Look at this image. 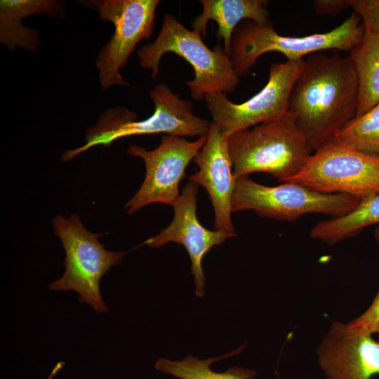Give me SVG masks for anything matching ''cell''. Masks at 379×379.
<instances>
[{"label": "cell", "mask_w": 379, "mask_h": 379, "mask_svg": "<svg viewBox=\"0 0 379 379\" xmlns=\"http://www.w3.org/2000/svg\"><path fill=\"white\" fill-rule=\"evenodd\" d=\"M357 105V77L349 56L319 52L302 59L288 113L313 152L337 138Z\"/></svg>", "instance_id": "1"}, {"label": "cell", "mask_w": 379, "mask_h": 379, "mask_svg": "<svg viewBox=\"0 0 379 379\" xmlns=\"http://www.w3.org/2000/svg\"><path fill=\"white\" fill-rule=\"evenodd\" d=\"M227 145L235 179L262 172L287 182L302 171L313 152L288 113L230 135Z\"/></svg>", "instance_id": "2"}, {"label": "cell", "mask_w": 379, "mask_h": 379, "mask_svg": "<svg viewBox=\"0 0 379 379\" xmlns=\"http://www.w3.org/2000/svg\"><path fill=\"white\" fill-rule=\"evenodd\" d=\"M168 53L183 58L192 67L194 78L187 85L196 100H203L209 93H230L239 84V77L223 47L211 49L200 33L187 29L174 16L165 14L156 40L138 51L140 65L151 69L152 78L155 79L161 58Z\"/></svg>", "instance_id": "3"}, {"label": "cell", "mask_w": 379, "mask_h": 379, "mask_svg": "<svg viewBox=\"0 0 379 379\" xmlns=\"http://www.w3.org/2000/svg\"><path fill=\"white\" fill-rule=\"evenodd\" d=\"M149 95L154 111L149 118L135 121L136 114L127 109L108 110L95 126L89 128L85 144L65 151L62 161H70L96 145L109 146L119 138L131 135L161 133L180 137L208 135L211 122L194 115L192 102L181 99L166 85L157 84L149 91Z\"/></svg>", "instance_id": "4"}, {"label": "cell", "mask_w": 379, "mask_h": 379, "mask_svg": "<svg viewBox=\"0 0 379 379\" xmlns=\"http://www.w3.org/2000/svg\"><path fill=\"white\" fill-rule=\"evenodd\" d=\"M354 13L337 27L323 33L303 36L279 34L271 23L260 25L242 21L235 29L231 41L230 58L239 77L246 74L263 54L277 51L287 60H302L306 55L329 49L348 51L360 42L364 28Z\"/></svg>", "instance_id": "5"}, {"label": "cell", "mask_w": 379, "mask_h": 379, "mask_svg": "<svg viewBox=\"0 0 379 379\" xmlns=\"http://www.w3.org/2000/svg\"><path fill=\"white\" fill-rule=\"evenodd\" d=\"M53 226L65 250V272L49 284V288L75 291L81 303L90 305L98 313H107L109 310L102 298L100 282L112 266L121 262L126 252L105 249L99 241L102 234L88 231L77 213L68 218L58 215Z\"/></svg>", "instance_id": "6"}, {"label": "cell", "mask_w": 379, "mask_h": 379, "mask_svg": "<svg viewBox=\"0 0 379 379\" xmlns=\"http://www.w3.org/2000/svg\"><path fill=\"white\" fill-rule=\"evenodd\" d=\"M360 200L345 194L319 192L292 182L265 186L246 175L235 179L232 212L253 210L260 216L285 221H293L309 213L335 218L352 211Z\"/></svg>", "instance_id": "7"}, {"label": "cell", "mask_w": 379, "mask_h": 379, "mask_svg": "<svg viewBox=\"0 0 379 379\" xmlns=\"http://www.w3.org/2000/svg\"><path fill=\"white\" fill-rule=\"evenodd\" d=\"M287 182L327 194L364 199L379 194V157L338 138L314 152L302 171Z\"/></svg>", "instance_id": "8"}, {"label": "cell", "mask_w": 379, "mask_h": 379, "mask_svg": "<svg viewBox=\"0 0 379 379\" xmlns=\"http://www.w3.org/2000/svg\"><path fill=\"white\" fill-rule=\"evenodd\" d=\"M302 60L272 63L265 86L241 103L230 101L222 93H209L204 100L213 123L227 137L288 114L289 98L302 67Z\"/></svg>", "instance_id": "9"}, {"label": "cell", "mask_w": 379, "mask_h": 379, "mask_svg": "<svg viewBox=\"0 0 379 379\" xmlns=\"http://www.w3.org/2000/svg\"><path fill=\"white\" fill-rule=\"evenodd\" d=\"M159 0H104L96 1L99 18L109 21L114 32L100 51L96 67L103 90L114 85L128 86L119 73L142 40L152 36Z\"/></svg>", "instance_id": "10"}, {"label": "cell", "mask_w": 379, "mask_h": 379, "mask_svg": "<svg viewBox=\"0 0 379 379\" xmlns=\"http://www.w3.org/2000/svg\"><path fill=\"white\" fill-rule=\"evenodd\" d=\"M207 135L195 141L167 135L154 149L132 145L128 154L141 158L145 165V180L135 195L126 204L129 215L154 203L173 206L179 197L178 185L186 167L205 145Z\"/></svg>", "instance_id": "11"}, {"label": "cell", "mask_w": 379, "mask_h": 379, "mask_svg": "<svg viewBox=\"0 0 379 379\" xmlns=\"http://www.w3.org/2000/svg\"><path fill=\"white\" fill-rule=\"evenodd\" d=\"M197 192L198 185L189 181L173 205L174 218L171 223L142 244L152 248L161 247L169 242L182 245L192 262L195 294L201 298L204 295L206 280L202 268L203 258L212 248L221 245L231 237L224 231L209 230L200 223L197 216Z\"/></svg>", "instance_id": "12"}, {"label": "cell", "mask_w": 379, "mask_h": 379, "mask_svg": "<svg viewBox=\"0 0 379 379\" xmlns=\"http://www.w3.org/2000/svg\"><path fill=\"white\" fill-rule=\"evenodd\" d=\"M317 354L326 379H371L379 375V342L340 321L331 324Z\"/></svg>", "instance_id": "13"}, {"label": "cell", "mask_w": 379, "mask_h": 379, "mask_svg": "<svg viewBox=\"0 0 379 379\" xmlns=\"http://www.w3.org/2000/svg\"><path fill=\"white\" fill-rule=\"evenodd\" d=\"M227 138L211 121L206 142L193 159L199 171L191 175L189 180L207 190L214 209L215 230L224 231L233 237L236 234L231 213L235 178Z\"/></svg>", "instance_id": "14"}, {"label": "cell", "mask_w": 379, "mask_h": 379, "mask_svg": "<svg viewBox=\"0 0 379 379\" xmlns=\"http://www.w3.org/2000/svg\"><path fill=\"white\" fill-rule=\"evenodd\" d=\"M200 3L203 11L193 20V30L205 36L208 22L215 21L218 26L216 36L223 40L224 51L230 56L233 33L242 21L249 20L260 25L270 23L267 1L201 0Z\"/></svg>", "instance_id": "15"}, {"label": "cell", "mask_w": 379, "mask_h": 379, "mask_svg": "<svg viewBox=\"0 0 379 379\" xmlns=\"http://www.w3.org/2000/svg\"><path fill=\"white\" fill-rule=\"evenodd\" d=\"M61 3L51 0H1L0 1V41L8 48L20 46L34 51L38 49L39 32L25 27L22 18L34 14L52 17L63 15Z\"/></svg>", "instance_id": "16"}, {"label": "cell", "mask_w": 379, "mask_h": 379, "mask_svg": "<svg viewBox=\"0 0 379 379\" xmlns=\"http://www.w3.org/2000/svg\"><path fill=\"white\" fill-rule=\"evenodd\" d=\"M358 81L356 117L379 103V34L364 31L360 42L350 52Z\"/></svg>", "instance_id": "17"}, {"label": "cell", "mask_w": 379, "mask_h": 379, "mask_svg": "<svg viewBox=\"0 0 379 379\" xmlns=\"http://www.w3.org/2000/svg\"><path fill=\"white\" fill-rule=\"evenodd\" d=\"M376 224H379V194L361 199L355 208L343 215L319 222L310 234L313 239L334 245Z\"/></svg>", "instance_id": "18"}, {"label": "cell", "mask_w": 379, "mask_h": 379, "mask_svg": "<svg viewBox=\"0 0 379 379\" xmlns=\"http://www.w3.org/2000/svg\"><path fill=\"white\" fill-rule=\"evenodd\" d=\"M244 345L220 357L200 360L189 354L180 361H171L161 358L157 361L154 368L165 374L180 379H254L256 371L253 369L240 368L236 366L225 372H215L211 368L213 363L219 359L239 354Z\"/></svg>", "instance_id": "19"}, {"label": "cell", "mask_w": 379, "mask_h": 379, "mask_svg": "<svg viewBox=\"0 0 379 379\" xmlns=\"http://www.w3.org/2000/svg\"><path fill=\"white\" fill-rule=\"evenodd\" d=\"M337 138L358 151L379 157V103L352 119Z\"/></svg>", "instance_id": "20"}, {"label": "cell", "mask_w": 379, "mask_h": 379, "mask_svg": "<svg viewBox=\"0 0 379 379\" xmlns=\"http://www.w3.org/2000/svg\"><path fill=\"white\" fill-rule=\"evenodd\" d=\"M363 22L364 31L379 34V0H349Z\"/></svg>", "instance_id": "21"}, {"label": "cell", "mask_w": 379, "mask_h": 379, "mask_svg": "<svg viewBox=\"0 0 379 379\" xmlns=\"http://www.w3.org/2000/svg\"><path fill=\"white\" fill-rule=\"evenodd\" d=\"M347 325L359 332L371 335L376 333L379 342V289L368 309Z\"/></svg>", "instance_id": "22"}, {"label": "cell", "mask_w": 379, "mask_h": 379, "mask_svg": "<svg viewBox=\"0 0 379 379\" xmlns=\"http://www.w3.org/2000/svg\"><path fill=\"white\" fill-rule=\"evenodd\" d=\"M314 9L319 15H336L350 7L349 0H315Z\"/></svg>", "instance_id": "23"}, {"label": "cell", "mask_w": 379, "mask_h": 379, "mask_svg": "<svg viewBox=\"0 0 379 379\" xmlns=\"http://www.w3.org/2000/svg\"><path fill=\"white\" fill-rule=\"evenodd\" d=\"M374 237L379 247V227L376 228L374 231Z\"/></svg>", "instance_id": "24"}]
</instances>
